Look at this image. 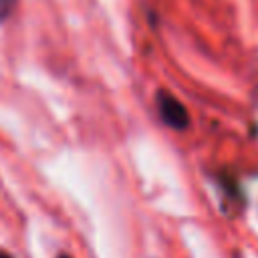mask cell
Wrapping results in <instances>:
<instances>
[{
    "instance_id": "cell-1",
    "label": "cell",
    "mask_w": 258,
    "mask_h": 258,
    "mask_svg": "<svg viewBox=\"0 0 258 258\" xmlns=\"http://www.w3.org/2000/svg\"><path fill=\"white\" fill-rule=\"evenodd\" d=\"M157 111H159L161 121L171 129L181 131V129H185L189 125V115H187L185 107L181 105V101H177L167 91H159L157 93Z\"/></svg>"
},
{
    "instance_id": "cell-3",
    "label": "cell",
    "mask_w": 258,
    "mask_h": 258,
    "mask_svg": "<svg viewBox=\"0 0 258 258\" xmlns=\"http://www.w3.org/2000/svg\"><path fill=\"white\" fill-rule=\"evenodd\" d=\"M58 258H71V256H69V254H60Z\"/></svg>"
},
{
    "instance_id": "cell-2",
    "label": "cell",
    "mask_w": 258,
    "mask_h": 258,
    "mask_svg": "<svg viewBox=\"0 0 258 258\" xmlns=\"http://www.w3.org/2000/svg\"><path fill=\"white\" fill-rule=\"evenodd\" d=\"M0 258H10L8 254H4V252H0Z\"/></svg>"
}]
</instances>
